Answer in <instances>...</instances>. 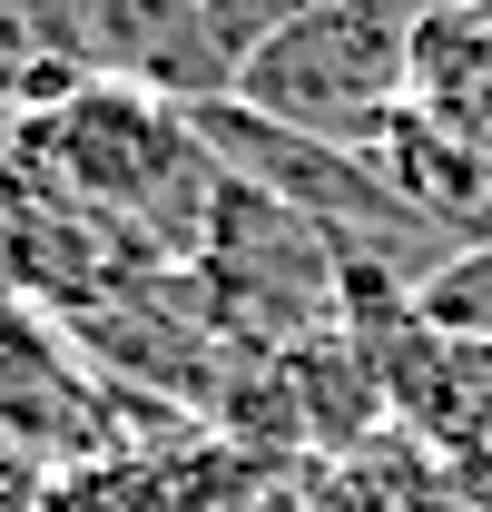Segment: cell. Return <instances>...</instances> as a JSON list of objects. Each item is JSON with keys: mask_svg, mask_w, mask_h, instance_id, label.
I'll return each mask as SVG.
<instances>
[{"mask_svg": "<svg viewBox=\"0 0 492 512\" xmlns=\"http://www.w3.org/2000/svg\"><path fill=\"white\" fill-rule=\"evenodd\" d=\"M414 109L443 119L453 138L492 148V0H433L414 10Z\"/></svg>", "mask_w": 492, "mask_h": 512, "instance_id": "3957f363", "label": "cell"}, {"mask_svg": "<svg viewBox=\"0 0 492 512\" xmlns=\"http://www.w3.org/2000/svg\"><path fill=\"white\" fill-rule=\"evenodd\" d=\"M414 306H424L433 335L492 345V237H483V247H453V256L424 276V286H414Z\"/></svg>", "mask_w": 492, "mask_h": 512, "instance_id": "277c9868", "label": "cell"}, {"mask_svg": "<svg viewBox=\"0 0 492 512\" xmlns=\"http://www.w3.org/2000/svg\"><path fill=\"white\" fill-rule=\"evenodd\" d=\"M315 10H335V0H207V40L227 50V69H246L266 40H286L296 20H315Z\"/></svg>", "mask_w": 492, "mask_h": 512, "instance_id": "5b68a950", "label": "cell"}, {"mask_svg": "<svg viewBox=\"0 0 492 512\" xmlns=\"http://www.w3.org/2000/svg\"><path fill=\"white\" fill-rule=\"evenodd\" d=\"M404 60H414V10L404 0H335V10L296 20L286 40H266L237 69V99L276 128L325 138V148H365L414 89Z\"/></svg>", "mask_w": 492, "mask_h": 512, "instance_id": "6da1fadb", "label": "cell"}, {"mask_svg": "<svg viewBox=\"0 0 492 512\" xmlns=\"http://www.w3.org/2000/svg\"><path fill=\"white\" fill-rule=\"evenodd\" d=\"M0 296H20V276H10V207H0Z\"/></svg>", "mask_w": 492, "mask_h": 512, "instance_id": "8992f818", "label": "cell"}, {"mask_svg": "<svg viewBox=\"0 0 492 512\" xmlns=\"http://www.w3.org/2000/svg\"><path fill=\"white\" fill-rule=\"evenodd\" d=\"M404 10H433V0H404Z\"/></svg>", "mask_w": 492, "mask_h": 512, "instance_id": "52a82bcc", "label": "cell"}, {"mask_svg": "<svg viewBox=\"0 0 492 512\" xmlns=\"http://www.w3.org/2000/svg\"><path fill=\"white\" fill-rule=\"evenodd\" d=\"M365 168L424 217L443 247H483V237H492V148L453 138V128L424 119L414 99L365 138Z\"/></svg>", "mask_w": 492, "mask_h": 512, "instance_id": "7a4b0ae2", "label": "cell"}]
</instances>
